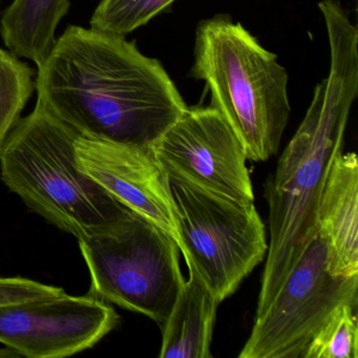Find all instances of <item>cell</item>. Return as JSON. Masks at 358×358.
Wrapping results in <instances>:
<instances>
[{
  "instance_id": "9c48e42d",
  "label": "cell",
  "mask_w": 358,
  "mask_h": 358,
  "mask_svg": "<svg viewBox=\"0 0 358 358\" xmlns=\"http://www.w3.org/2000/svg\"><path fill=\"white\" fill-rule=\"evenodd\" d=\"M119 320L106 301L64 292L0 306V343L27 357H68L97 345Z\"/></svg>"
},
{
  "instance_id": "9a60e30c",
  "label": "cell",
  "mask_w": 358,
  "mask_h": 358,
  "mask_svg": "<svg viewBox=\"0 0 358 358\" xmlns=\"http://www.w3.org/2000/svg\"><path fill=\"white\" fill-rule=\"evenodd\" d=\"M176 0H101L92 16L91 28L127 36L148 24Z\"/></svg>"
},
{
  "instance_id": "ba28073f",
  "label": "cell",
  "mask_w": 358,
  "mask_h": 358,
  "mask_svg": "<svg viewBox=\"0 0 358 358\" xmlns=\"http://www.w3.org/2000/svg\"><path fill=\"white\" fill-rule=\"evenodd\" d=\"M152 148L171 177L230 198L255 201L244 148L213 106H187Z\"/></svg>"
},
{
  "instance_id": "3957f363",
  "label": "cell",
  "mask_w": 358,
  "mask_h": 358,
  "mask_svg": "<svg viewBox=\"0 0 358 358\" xmlns=\"http://www.w3.org/2000/svg\"><path fill=\"white\" fill-rule=\"evenodd\" d=\"M192 78L206 83L219 110L253 162L275 156L290 117L288 74L278 56L229 15L198 24Z\"/></svg>"
},
{
  "instance_id": "7c38bea8",
  "label": "cell",
  "mask_w": 358,
  "mask_h": 358,
  "mask_svg": "<svg viewBox=\"0 0 358 358\" xmlns=\"http://www.w3.org/2000/svg\"><path fill=\"white\" fill-rule=\"evenodd\" d=\"M187 266L175 303L160 327L161 358H210L213 329L219 301L201 280L196 270Z\"/></svg>"
},
{
  "instance_id": "52a82bcc",
  "label": "cell",
  "mask_w": 358,
  "mask_h": 358,
  "mask_svg": "<svg viewBox=\"0 0 358 358\" xmlns=\"http://www.w3.org/2000/svg\"><path fill=\"white\" fill-rule=\"evenodd\" d=\"M345 303L358 306V275L329 272L326 243L316 229L268 307L255 316L238 358H303L314 335Z\"/></svg>"
},
{
  "instance_id": "7a4b0ae2",
  "label": "cell",
  "mask_w": 358,
  "mask_h": 358,
  "mask_svg": "<svg viewBox=\"0 0 358 358\" xmlns=\"http://www.w3.org/2000/svg\"><path fill=\"white\" fill-rule=\"evenodd\" d=\"M330 47V70L314 90L303 122L266 180L269 244L257 313L269 305L316 231L320 196L337 155L343 152L352 106L358 96V30L338 0L318 3Z\"/></svg>"
},
{
  "instance_id": "e0dca14e",
  "label": "cell",
  "mask_w": 358,
  "mask_h": 358,
  "mask_svg": "<svg viewBox=\"0 0 358 358\" xmlns=\"http://www.w3.org/2000/svg\"><path fill=\"white\" fill-rule=\"evenodd\" d=\"M64 293V289L24 278H0V306Z\"/></svg>"
},
{
  "instance_id": "6da1fadb",
  "label": "cell",
  "mask_w": 358,
  "mask_h": 358,
  "mask_svg": "<svg viewBox=\"0 0 358 358\" xmlns=\"http://www.w3.org/2000/svg\"><path fill=\"white\" fill-rule=\"evenodd\" d=\"M37 102L81 137L152 145L187 108L162 64L124 36L71 26L35 81Z\"/></svg>"
},
{
  "instance_id": "4fadbf2b",
  "label": "cell",
  "mask_w": 358,
  "mask_h": 358,
  "mask_svg": "<svg viewBox=\"0 0 358 358\" xmlns=\"http://www.w3.org/2000/svg\"><path fill=\"white\" fill-rule=\"evenodd\" d=\"M69 8V0H14L0 22L6 47L38 68L55 45L56 29Z\"/></svg>"
},
{
  "instance_id": "5bb4252c",
  "label": "cell",
  "mask_w": 358,
  "mask_h": 358,
  "mask_svg": "<svg viewBox=\"0 0 358 358\" xmlns=\"http://www.w3.org/2000/svg\"><path fill=\"white\" fill-rule=\"evenodd\" d=\"M34 72L11 52L0 49V148L20 119L35 90Z\"/></svg>"
},
{
  "instance_id": "5b68a950",
  "label": "cell",
  "mask_w": 358,
  "mask_h": 358,
  "mask_svg": "<svg viewBox=\"0 0 358 358\" xmlns=\"http://www.w3.org/2000/svg\"><path fill=\"white\" fill-rule=\"evenodd\" d=\"M78 241L91 275L87 294L162 326L184 280L175 240L129 209L103 231Z\"/></svg>"
},
{
  "instance_id": "8fae6325",
  "label": "cell",
  "mask_w": 358,
  "mask_h": 358,
  "mask_svg": "<svg viewBox=\"0 0 358 358\" xmlns=\"http://www.w3.org/2000/svg\"><path fill=\"white\" fill-rule=\"evenodd\" d=\"M316 228L326 243L332 275H358V159L341 152L333 161L318 204Z\"/></svg>"
},
{
  "instance_id": "277c9868",
  "label": "cell",
  "mask_w": 358,
  "mask_h": 358,
  "mask_svg": "<svg viewBox=\"0 0 358 358\" xmlns=\"http://www.w3.org/2000/svg\"><path fill=\"white\" fill-rule=\"evenodd\" d=\"M78 137L37 102L0 148V171L32 210L80 240L103 231L129 208L78 169Z\"/></svg>"
},
{
  "instance_id": "8992f818",
  "label": "cell",
  "mask_w": 358,
  "mask_h": 358,
  "mask_svg": "<svg viewBox=\"0 0 358 358\" xmlns=\"http://www.w3.org/2000/svg\"><path fill=\"white\" fill-rule=\"evenodd\" d=\"M186 265L220 303L265 259L266 228L253 201L238 200L169 176Z\"/></svg>"
},
{
  "instance_id": "d6986e66",
  "label": "cell",
  "mask_w": 358,
  "mask_h": 358,
  "mask_svg": "<svg viewBox=\"0 0 358 358\" xmlns=\"http://www.w3.org/2000/svg\"><path fill=\"white\" fill-rule=\"evenodd\" d=\"M0 3H1V0H0Z\"/></svg>"
},
{
  "instance_id": "2e32d148",
  "label": "cell",
  "mask_w": 358,
  "mask_h": 358,
  "mask_svg": "<svg viewBox=\"0 0 358 358\" xmlns=\"http://www.w3.org/2000/svg\"><path fill=\"white\" fill-rule=\"evenodd\" d=\"M358 306L337 308L314 335L303 358H357Z\"/></svg>"
},
{
  "instance_id": "30bf717a",
  "label": "cell",
  "mask_w": 358,
  "mask_h": 358,
  "mask_svg": "<svg viewBox=\"0 0 358 358\" xmlns=\"http://www.w3.org/2000/svg\"><path fill=\"white\" fill-rule=\"evenodd\" d=\"M77 166L110 196L164 230L181 247L169 175L152 145L79 136Z\"/></svg>"
},
{
  "instance_id": "ac0fdd59",
  "label": "cell",
  "mask_w": 358,
  "mask_h": 358,
  "mask_svg": "<svg viewBox=\"0 0 358 358\" xmlns=\"http://www.w3.org/2000/svg\"><path fill=\"white\" fill-rule=\"evenodd\" d=\"M20 354L16 353L12 349H3L0 350V358H11V357H20Z\"/></svg>"
}]
</instances>
